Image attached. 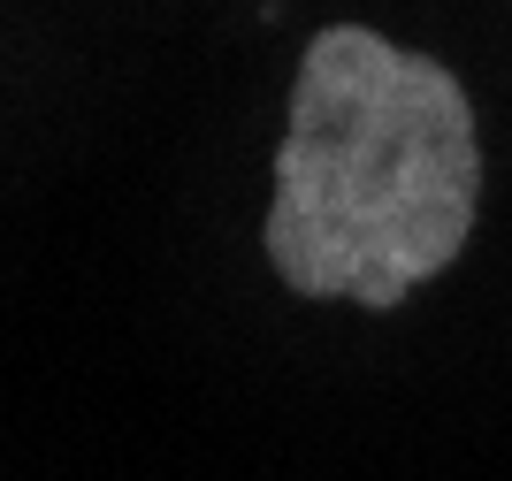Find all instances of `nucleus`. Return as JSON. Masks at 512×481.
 <instances>
[{
	"label": "nucleus",
	"instance_id": "nucleus-1",
	"mask_svg": "<svg viewBox=\"0 0 512 481\" xmlns=\"http://www.w3.org/2000/svg\"><path fill=\"white\" fill-rule=\"evenodd\" d=\"M474 207L482 138L459 77L367 23L314 31L260 222L283 291L390 314L467 252Z\"/></svg>",
	"mask_w": 512,
	"mask_h": 481
}]
</instances>
